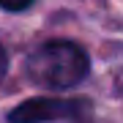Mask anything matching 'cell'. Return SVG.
Here are the masks:
<instances>
[{
	"instance_id": "obj_1",
	"label": "cell",
	"mask_w": 123,
	"mask_h": 123,
	"mask_svg": "<svg viewBox=\"0 0 123 123\" xmlns=\"http://www.w3.org/2000/svg\"><path fill=\"white\" fill-rule=\"evenodd\" d=\"M25 68L30 82L52 90H66L88 77L90 63L82 47L71 44V41H49L36 52H30Z\"/></svg>"
},
{
	"instance_id": "obj_2",
	"label": "cell",
	"mask_w": 123,
	"mask_h": 123,
	"mask_svg": "<svg viewBox=\"0 0 123 123\" xmlns=\"http://www.w3.org/2000/svg\"><path fill=\"white\" fill-rule=\"evenodd\" d=\"M93 104L88 98H27L25 104L8 112V123H47V120H71L88 123Z\"/></svg>"
},
{
	"instance_id": "obj_4",
	"label": "cell",
	"mask_w": 123,
	"mask_h": 123,
	"mask_svg": "<svg viewBox=\"0 0 123 123\" xmlns=\"http://www.w3.org/2000/svg\"><path fill=\"white\" fill-rule=\"evenodd\" d=\"M6 66H8V57H6V49L0 47V79H3V74H6Z\"/></svg>"
},
{
	"instance_id": "obj_3",
	"label": "cell",
	"mask_w": 123,
	"mask_h": 123,
	"mask_svg": "<svg viewBox=\"0 0 123 123\" xmlns=\"http://www.w3.org/2000/svg\"><path fill=\"white\" fill-rule=\"evenodd\" d=\"M33 0H0V11H25Z\"/></svg>"
}]
</instances>
